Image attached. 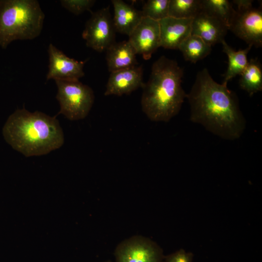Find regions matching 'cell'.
<instances>
[{"label": "cell", "instance_id": "7", "mask_svg": "<svg viewBox=\"0 0 262 262\" xmlns=\"http://www.w3.org/2000/svg\"><path fill=\"white\" fill-rule=\"evenodd\" d=\"M116 262H163L162 249L148 238L135 235L120 242L115 252Z\"/></svg>", "mask_w": 262, "mask_h": 262}, {"label": "cell", "instance_id": "19", "mask_svg": "<svg viewBox=\"0 0 262 262\" xmlns=\"http://www.w3.org/2000/svg\"><path fill=\"white\" fill-rule=\"evenodd\" d=\"M202 11L223 23L229 28L236 10L228 0H201Z\"/></svg>", "mask_w": 262, "mask_h": 262}, {"label": "cell", "instance_id": "14", "mask_svg": "<svg viewBox=\"0 0 262 262\" xmlns=\"http://www.w3.org/2000/svg\"><path fill=\"white\" fill-rule=\"evenodd\" d=\"M106 52L107 65L110 73L138 65L137 53L128 40L115 42Z\"/></svg>", "mask_w": 262, "mask_h": 262}, {"label": "cell", "instance_id": "5", "mask_svg": "<svg viewBox=\"0 0 262 262\" xmlns=\"http://www.w3.org/2000/svg\"><path fill=\"white\" fill-rule=\"evenodd\" d=\"M58 88L56 98L59 102V114L68 119L78 120L89 114L94 102L92 88L79 81H55Z\"/></svg>", "mask_w": 262, "mask_h": 262}, {"label": "cell", "instance_id": "25", "mask_svg": "<svg viewBox=\"0 0 262 262\" xmlns=\"http://www.w3.org/2000/svg\"><path fill=\"white\" fill-rule=\"evenodd\" d=\"M111 262L108 261H106V262Z\"/></svg>", "mask_w": 262, "mask_h": 262}, {"label": "cell", "instance_id": "13", "mask_svg": "<svg viewBox=\"0 0 262 262\" xmlns=\"http://www.w3.org/2000/svg\"><path fill=\"white\" fill-rule=\"evenodd\" d=\"M191 34L201 38L212 46L221 43L229 30L220 20L201 11L192 19Z\"/></svg>", "mask_w": 262, "mask_h": 262}, {"label": "cell", "instance_id": "12", "mask_svg": "<svg viewBox=\"0 0 262 262\" xmlns=\"http://www.w3.org/2000/svg\"><path fill=\"white\" fill-rule=\"evenodd\" d=\"M192 19L167 16L159 21L161 47L178 49L181 43L191 34Z\"/></svg>", "mask_w": 262, "mask_h": 262}, {"label": "cell", "instance_id": "8", "mask_svg": "<svg viewBox=\"0 0 262 262\" xmlns=\"http://www.w3.org/2000/svg\"><path fill=\"white\" fill-rule=\"evenodd\" d=\"M248 45L262 46V11L253 7L243 11L236 10L229 29Z\"/></svg>", "mask_w": 262, "mask_h": 262}, {"label": "cell", "instance_id": "22", "mask_svg": "<svg viewBox=\"0 0 262 262\" xmlns=\"http://www.w3.org/2000/svg\"><path fill=\"white\" fill-rule=\"evenodd\" d=\"M96 0H61L62 6L71 13L78 15L86 11H90Z\"/></svg>", "mask_w": 262, "mask_h": 262}, {"label": "cell", "instance_id": "1", "mask_svg": "<svg viewBox=\"0 0 262 262\" xmlns=\"http://www.w3.org/2000/svg\"><path fill=\"white\" fill-rule=\"evenodd\" d=\"M186 98L190 120L228 140L239 138L246 125L238 99L227 85L216 82L206 68L198 71Z\"/></svg>", "mask_w": 262, "mask_h": 262}, {"label": "cell", "instance_id": "24", "mask_svg": "<svg viewBox=\"0 0 262 262\" xmlns=\"http://www.w3.org/2000/svg\"><path fill=\"white\" fill-rule=\"evenodd\" d=\"M252 0H233L232 1L237 7V11H243L248 10L253 7Z\"/></svg>", "mask_w": 262, "mask_h": 262}, {"label": "cell", "instance_id": "3", "mask_svg": "<svg viewBox=\"0 0 262 262\" xmlns=\"http://www.w3.org/2000/svg\"><path fill=\"white\" fill-rule=\"evenodd\" d=\"M183 76L177 62L165 56L153 64L141 100L142 111L150 120L168 122L179 113L187 96L181 85Z\"/></svg>", "mask_w": 262, "mask_h": 262}, {"label": "cell", "instance_id": "20", "mask_svg": "<svg viewBox=\"0 0 262 262\" xmlns=\"http://www.w3.org/2000/svg\"><path fill=\"white\" fill-rule=\"evenodd\" d=\"M201 0H169L168 16L181 19L194 18L202 11Z\"/></svg>", "mask_w": 262, "mask_h": 262}, {"label": "cell", "instance_id": "6", "mask_svg": "<svg viewBox=\"0 0 262 262\" xmlns=\"http://www.w3.org/2000/svg\"><path fill=\"white\" fill-rule=\"evenodd\" d=\"M115 33L110 7L107 6L92 13L86 22L82 37L88 47L102 52L115 42Z\"/></svg>", "mask_w": 262, "mask_h": 262}, {"label": "cell", "instance_id": "17", "mask_svg": "<svg viewBox=\"0 0 262 262\" xmlns=\"http://www.w3.org/2000/svg\"><path fill=\"white\" fill-rule=\"evenodd\" d=\"M240 87L247 92L249 96L262 90V69L257 58L251 59L240 75Z\"/></svg>", "mask_w": 262, "mask_h": 262}, {"label": "cell", "instance_id": "23", "mask_svg": "<svg viewBox=\"0 0 262 262\" xmlns=\"http://www.w3.org/2000/svg\"><path fill=\"white\" fill-rule=\"evenodd\" d=\"M193 255L190 252L180 249L167 255L164 262H193Z\"/></svg>", "mask_w": 262, "mask_h": 262}, {"label": "cell", "instance_id": "21", "mask_svg": "<svg viewBox=\"0 0 262 262\" xmlns=\"http://www.w3.org/2000/svg\"><path fill=\"white\" fill-rule=\"evenodd\" d=\"M169 0H148L141 10L143 17L160 21L168 16Z\"/></svg>", "mask_w": 262, "mask_h": 262}, {"label": "cell", "instance_id": "2", "mask_svg": "<svg viewBox=\"0 0 262 262\" xmlns=\"http://www.w3.org/2000/svg\"><path fill=\"white\" fill-rule=\"evenodd\" d=\"M2 134L6 142L26 157L41 156L60 148L64 135L55 116L17 109L8 118Z\"/></svg>", "mask_w": 262, "mask_h": 262}, {"label": "cell", "instance_id": "9", "mask_svg": "<svg viewBox=\"0 0 262 262\" xmlns=\"http://www.w3.org/2000/svg\"><path fill=\"white\" fill-rule=\"evenodd\" d=\"M49 71L47 80L75 81L83 77V66L85 61H79L70 58L50 44L48 48Z\"/></svg>", "mask_w": 262, "mask_h": 262}, {"label": "cell", "instance_id": "4", "mask_svg": "<svg viewBox=\"0 0 262 262\" xmlns=\"http://www.w3.org/2000/svg\"><path fill=\"white\" fill-rule=\"evenodd\" d=\"M45 15L36 0H0V46L31 40L41 33Z\"/></svg>", "mask_w": 262, "mask_h": 262}, {"label": "cell", "instance_id": "18", "mask_svg": "<svg viewBox=\"0 0 262 262\" xmlns=\"http://www.w3.org/2000/svg\"><path fill=\"white\" fill-rule=\"evenodd\" d=\"M178 49L186 61L196 63L211 53L212 46L199 37L191 34L181 43Z\"/></svg>", "mask_w": 262, "mask_h": 262}, {"label": "cell", "instance_id": "16", "mask_svg": "<svg viewBox=\"0 0 262 262\" xmlns=\"http://www.w3.org/2000/svg\"><path fill=\"white\" fill-rule=\"evenodd\" d=\"M223 51L228 58V66L226 72L224 74V81L222 83L227 85L229 81L237 75H240L246 67L248 60L247 54L252 46H248L245 49L238 51L234 50L225 41L221 42Z\"/></svg>", "mask_w": 262, "mask_h": 262}, {"label": "cell", "instance_id": "11", "mask_svg": "<svg viewBox=\"0 0 262 262\" xmlns=\"http://www.w3.org/2000/svg\"><path fill=\"white\" fill-rule=\"evenodd\" d=\"M143 69L142 66H136L110 73L105 96H121L129 95L140 87H142Z\"/></svg>", "mask_w": 262, "mask_h": 262}, {"label": "cell", "instance_id": "10", "mask_svg": "<svg viewBox=\"0 0 262 262\" xmlns=\"http://www.w3.org/2000/svg\"><path fill=\"white\" fill-rule=\"evenodd\" d=\"M129 37L128 41L137 54L141 55L145 60L149 59L161 47L159 21L143 17Z\"/></svg>", "mask_w": 262, "mask_h": 262}, {"label": "cell", "instance_id": "15", "mask_svg": "<svg viewBox=\"0 0 262 262\" xmlns=\"http://www.w3.org/2000/svg\"><path fill=\"white\" fill-rule=\"evenodd\" d=\"M114 15L113 18L116 32L128 36L142 19L141 11L122 0H112Z\"/></svg>", "mask_w": 262, "mask_h": 262}]
</instances>
